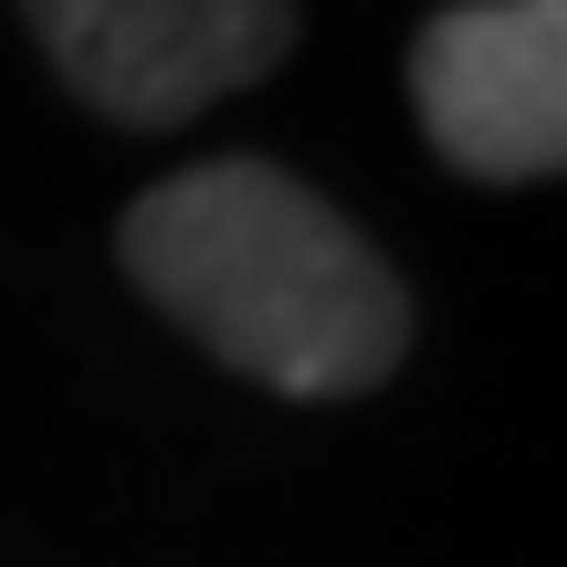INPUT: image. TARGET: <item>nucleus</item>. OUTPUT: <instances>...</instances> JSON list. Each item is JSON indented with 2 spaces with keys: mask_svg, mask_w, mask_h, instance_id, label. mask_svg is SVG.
I'll use <instances>...</instances> for the list:
<instances>
[{
  "mask_svg": "<svg viewBox=\"0 0 567 567\" xmlns=\"http://www.w3.org/2000/svg\"><path fill=\"white\" fill-rule=\"evenodd\" d=\"M116 264L210 368L274 400H368L421 337L379 243L274 158H200L147 179L116 210Z\"/></svg>",
  "mask_w": 567,
  "mask_h": 567,
  "instance_id": "nucleus-1",
  "label": "nucleus"
},
{
  "mask_svg": "<svg viewBox=\"0 0 567 567\" xmlns=\"http://www.w3.org/2000/svg\"><path fill=\"white\" fill-rule=\"evenodd\" d=\"M21 32L84 116L168 137L221 95L264 84L295 53L305 11L295 0H21Z\"/></svg>",
  "mask_w": 567,
  "mask_h": 567,
  "instance_id": "nucleus-2",
  "label": "nucleus"
},
{
  "mask_svg": "<svg viewBox=\"0 0 567 567\" xmlns=\"http://www.w3.org/2000/svg\"><path fill=\"white\" fill-rule=\"evenodd\" d=\"M410 116L452 179H567V0H452L410 42Z\"/></svg>",
  "mask_w": 567,
  "mask_h": 567,
  "instance_id": "nucleus-3",
  "label": "nucleus"
}]
</instances>
